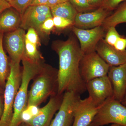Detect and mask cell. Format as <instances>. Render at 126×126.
Returning <instances> with one entry per match:
<instances>
[{
    "mask_svg": "<svg viewBox=\"0 0 126 126\" xmlns=\"http://www.w3.org/2000/svg\"><path fill=\"white\" fill-rule=\"evenodd\" d=\"M110 65L96 52L84 54L79 64V71L85 83L90 80L107 75Z\"/></svg>",
    "mask_w": 126,
    "mask_h": 126,
    "instance_id": "obj_6",
    "label": "cell"
},
{
    "mask_svg": "<svg viewBox=\"0 0 126 126\" xmlns=\"http://www.w3.org/2000/svg\"><path fill=\"white\" fill-rule=\"evenodd\" d=\"M55 27L53 17L47 18L41 25L39 33L48 34Z\"/></svg>",
    "mask_w": 126,
    "mask_h": 126,
    "instance_id": "obj_26",
    "label": "cell"
},
{
    "mask_svg": "<svg viewBox=\"0 0 126 126\" xmlns=\"http://www.w3.org/2000/svg\"><path fill=\"white\" fill-rule=\"evenodd\" d=\"M86 86L89 96L98 105H101L113 97L112 85L107 75L88 81Z\"/></svg>",
    "mask_w": 126,
    "mask_h": 126,
    "instance_id": "obj_11",
    "label": "cell"
},
{
    "mask_svg": "<svg viewBox=\"0 0 126 126\" xmlns=\"http://www.w3.org/2000/svg\"><path fill=\"white\" fill-rule=\"evenodd\" d=\"M25 30L19 28L4 34L3 41L10 60L20 63L25 56Z\"/></svg>",
    "mask_w": 126,
    "mask_h": 126,
    "instance_id": "obj_12",
    "label": "cell"
},
{
    "mask_svg": "<svg viewBox=\"0 0 126 126\" xmlns=\"http://www.w3.org/2000/svg\"><path fill=\"white\" fill-rule=\"evenodd\" d=\"M4 108V94H1L0 95V119L3 114Z\"/></svg>",
    "mask_w": 126,
    "mask_h": 126,
    "instance_id": "obj_34",
    "label": "cell"
},
{
    "mask_svg": "<svg viewBox=\"0 0 126 126\" xmlns=\"http://www.w3.org/2000/svg\"><path fill=\"white\" fill-rule=\"evenodd\" d=\"M48 0H33L30 5H46Z\"/></svg>",
    "mask_w": 126,
    "mask_h": 126,
    "instance_id": "obj_33",
    "label": "cell"
},
{
    "mask_svg": "<svg viewBox=\"0 0 126 126\" xmlns=\"http://www.w3.org/2000/svg\"><path fill=\"white\" fill-rule=\"evenodd\" d=\"M96 52L110 66H118L126 63V50H117L107 44L103 39L98 43Z\"/></svg>",
    "mask_w": 126,
    "mask_h": 126,
    "instance_id": "obj_16",
    "label": "cell"
},
{
    "mask_svg": "<svg viewBox=\"0 0 126 126\" xmlns=\"http://www.w3.org/2000/svg\"><path fill=\"white\" fill-rule=\"evenodd\" d=\"M63 94H56L50 97L48 103L39 109L36 115L25 122L29 126H49L53 116L61 106Z\"/></svg>",
    "mask_w": 126,
    "mask_h": 126,
    "instance_id": "obj_13",
    "label": "cell"
},
{
    "mask_svg": "<svg viewBox=\"0 0 126 126\" xmlns=\"http://www.w3.org/2000/svg\"><path fill=\"white\" fill-rule=\"evenodd\" d=\"M80 98V95L74 92L64 93L60 108L49 126H72L75 107Z\"/></svg>",
    "mask_w": 126,
    "mask_h": 126,
    "instance_id": "obj_8",
    "label": "cell"
},
{
    "mask_svg": "<svg viewBox=\"0 0 126 126\" xmlns=\"http://www.w3.org/2000/svg\"><path fill=\"white\" fill-rule=\"evenodd\" d=\"M110 124L126 126V107L113 97L103 104L89 126H102Z\"/></svg>",
    "mask_w": 126,
    "mask_h": 126,
    "instance_id": "obj_5",
    "label": "cell"
},
{
    "mask_svg": "<svg viewBox=\"0 0 126 126\" xmlns=\"http://www.w3.org/2000/svg\"><path fill=\"white\" fill-rule=\"evenodd\" d=\"M52 16L69 20L73 23L78 12L69 1L50 7Z\"/></svg>",
    "mask_w": 126,
    "mask_h": 126,
    "instance_id": "obj_19",
    "label": "cell"
},
{
    "mask_svg": "<svg viewBox=\"0 0 126 126\" xmlns=\"http://www.w3.org/2000/svg\"><path fill=\"white\" fill-rule=\"evenodd\" d=\"M4 90L1 87V86L0 84V95L4 94Z\"/></svg>",
    "mask_w": 126,
    "mask_h": 126,
    "instance_id": "obj_36",
    "label": "cell"
},
{
    "mask_svg": "<svg viewBox=\"0 0 126 126\" xmlns=\"http://www.w3.org/2000/svg\"><path fill=\"white\" fill-rule=\"evenodd\" d=\"M113 47L116 49L120 51H125L126 50V37L122 36L117 41Z\"/></svg>",
    "mask_w": 126,
    "mask_h": 126,
    "instance_id": "obj_29",
    "label": "cell"
},
{
    "mask_svg": "<svg viewBox=\"0 0 126 126\" xmlns=\"http://www.w3.org/2000/svg\"><path fill=\"white\" fill-rule=\"evenodd\" d=\"M37 46L25 39V57L34 63H43V58L37 49Z\"/></svg>",
    "mask_w": 126,
    "mask_h": 126,
    "instance_id": "obj_21",
    "label": "cell"
},
{
    "mask_svg": "<svg viewBox=\"0 0 126 126\" xmlns=\"http://www.w3.org/2000/svg\"><path fill=\"white\" fill-rule=\"evenodd\" d=\"M55 27L58 29H64L73 25V23L69 20L59 17L53 16Z\"/></svg>",
    "mask_w": 126,
    "mask_h": 126,
    "instance_id": "obj_25",
    "label": "cell"
},
{
    "mask_svg": "<svg viewBox=\"0 0 126 126\" xmlns=\"http://www.w3.org/2000/svg\"><path fill=\"white\" fill-rule=\"evenodd\" d=\"M122 104H123L124 106H125L126 107V93H125V95L124 97H123V99L122 100V102H121Z\"/></svg>",
    "mask_w": 126,
    "mask_h": 126,
    "instance_id": "obj_35",
    "label": "cell"
},
{
    "mask_svg": "<svg viewBox=\"0 0 126 126\" xmlns=\"http://www.w3.org/2000/svg\"><path fill=\"white\" fill-rule=\"evenodd\" d=\"M5 0L6 1H8V2H10L12 1V0Z\"/></svg>",
    "mask_w": 126,
    "mask_h": 126,
    "instance_id": "obj_39",
    "label": "cell"
},
{
    "mask_svg": "<svg viewBox=\"0 0 126 126\" xmlns=\"http://www.w3.org/2000/svg\"><path fill=\"white\" fill-rule=\"evenodd\" d=\"M72 31L79 41L80 48L84 54L96 52L98 43L106 35V31L102 26L83 29L73 25Z\"/></svg>",
    "mask_w": 126,
    "mask_h": 126,
    "instance_id": "obj_10",
    "label": "cell"
},
{
    "mask_svg": "<svg viewBox=\"0 0 126 126\" xmlns=\"http://www.w3.org/2000/svg\"><path fill=\"white\" fill-rule=\"evenodd\" d=\"M107 75L112 85L113 98L121 102L126 92V63L110 66Z\"/></svg>",
    "mask_w": 126,
    "mask_h": 126,
    "instance_id": "obj_15",
    "label": "cell"
},
{
    "mask_svg": "<svg viewBox=\"0 0 126 126\" xmlns=\"http://www.w3.org/2000/svg\"><path fill=\"white\" fill-rule=\"evenodd\" d=\"M33 79V81L28 92L27 107H38L48 97L57 94L58 88L57 69L44 64Z\"/></svg>",
    "mask_w": 126,
    "mask_h": 126,
    "instance_id": "obj_2",
    "label": "cell"
},
{
    "mask_svg": "<svg viewBox=\"0 0 126 126\" xmlns=\"http://www.w3.org/2000/svg\"><path fill=\"white\" fill-rule=\"evenodd\" d=\"M69 0L78 13H84L92 11L96 9L90 5L87 0Z\"/></svg>",
    "mask_w": 126,
    "mask_h": 126,
    "instance_id": "obj_22",
    "label": "cell"
},
{
    "mask_svg": "<svg viewBox=\"0 0 126 126\" xmlns=\"http://www.w3.org/2000/svg\"><path fill=\"white\" fill-rule=\"evenodd\" d=\"M10 73L4 90V108L0 119V126H9L12 119L14 102L21 82L20 63L10 60Z\"/></svg>",
    "mask_w": 126,
    "mask_h": 126,
    "instance_id": "obj_4",
    "label": "cell"
},
{
    "mask_svg": "<svg viewBox=\"0 0 126 126\" xmlns=\"http://www.w3.org/2000/svg\"><path fill=\"white\" fill-rule=\"evenodd\" d=\"M120 126V125H118V124H112L111 125H110V126Z\"/></svg>",
    "mask_w": 126,
    "mask_h": 126,
    "instance_id": "obj_38",
    "label": "cell"
},
{
    "mask_svg": "<svg viewBox=\"0 0 126 126\" xmlns=\"http://www.w3.org/2000/svg\"><path fill=\"white\" fill-rule=\"evenodd\" d=\"M88 2L90 5L97 9L101 7L104 0H87Z\"/></svg>",
    "mask_w": 126,
    "mask_h": 126,
    "instance_id": "obj_30",
    "label": "cell"
},
{
    "mask_svg": "<svg viewBox=\"0 0 126 126\" xmlns=\"http://www.w3.org/2000/svg\"><path fill=\"white\" fill-rule=\"evenodd\" d=\"M54 47L59 60L57 94L68 91L79 95L84 93L87 90L86 83L80 74L79 64L84 54L77 39L70 36L64 41H58Z\"/></svg>",
    "mask_w": 126,
    "mask_h": 126,
    "instance_id": "obj_1",
    "label": "cell"
},
{
    "mask_svg": "<svg viewBox=\"0 0 126 126\" xmlns=\"http://www.w3.org/2000/svg\"><path fill=\"white\" fill-rule=\"evenodd\" d=\"M21 15L12 7L4 10L0 14V33L4 34L19 28Z\"/></svg>",
    "mask_w": 126,
    "mask_h": 126,
    "instance_id": "obj_17",
    "label": "cell"
},
{
    "mask_svg": "<svg viewBox=\"0 0 126 126\" xmlns=\"http://www.w3.org/2000/svg\"><path fill=\"white\" fill-rule=\"evenodd\" d=\"M126 0H104L101 7L111 12Z\"/></svg>",
    "mask_w": 126,
    "mask_h": 126,
    "instance_id": "obj_27",
    "label": "cell"
},
{
    "mask_svg": "<svg viewBox=\"0 0 126 126\" xmlns=\"http://www.w3.org/2000/svg\"><path fill=\"white\" fill-rule=\"evenodd\" d=\"M33 0H13L9 3L11 7L22 15L27 7L30 5Z\"/></svg>",
    "mask_w": 126,
    "mask_h": 126,
    "instance_id": "obj_24",
    "label": "cell"
},
{
    "mask_svg": "<svg viewBox=\"0 0 126 126\" xmlns=\"http://www.w3.org/2000/svg\"><path fill=\"white\" fill-rule=\"evenodd\" d=\"M21 61L23 68L21 83L16 95L13 116L9 126H18L23 122L22 114L28 106L29 84L44 64L43 63L32 62L25 57Z\"/></svg>",
    "mask_w": 126,
    "mask_h": 126,
    "instance_id": "obj_3",
    "label": "cell"
},
{
    "mask_svg": "<svg viewBox=\"0 0 126 126\" xmlns=\"http://www.w3.org/2000/svg\"><path fill=\"white\" fill-rule=\"evenodd\" d=\"M51 17L53 16L50 7L47 5L30 6L21 15L19 27L24 30L33 28L39 33L41 25Z\"/></svg>",
    "mask_w": 126,
    "mask_h": 126,
    "instance_id": "obj_7",
    "label": "cell"
},
{
    "mask_svg": "<svg viewBox=\"0 0 126 126\" xmlns=\"http://www.w3.org/2000/svg\"><path fill=\"white\" fill-rule=\"evenodd\" d=\"M123 23H126V0L121 3L115 11L106 18L102 26L107 31L110 27H116Z\"/></svg>",
    "mask_w": 126,
    "mask_h": 126,
    "instance_id": "obj_18",
    "label": "cell"
},
{
    "mask_svg": "<svg viewBox=\"0 0 126 126\" xmlns=\"http://www.w3.org/2000/svg\"><path fill=\"white\" fill-rule=\"evenodd\" d=\"M115 27H110L107 30L104 39L107 44L113 47L117 40L122 36L118 32Z\"/></svg>",
    "mask_w": 126,
    "mask_h": 126,
    "instance_id": "obj_23",
    "label": "cell"
},
{
    "mask_svg": "<svg viewBox=\"0 0 126 126\" xmlns=\"http://www.w3.org/2000/svg\"><path fill=\"white\" fill-rule=\"evenodd\" d=\"M111 12L100 7L92 11L78 13L75 19L73 26L83 29L101 26Z\"/></svg>",
    "mask_w": 126,
    "mask_h": 126,
    "instance_id": "obj_14",
    "label": "cell"
},
{
    "mask_svg": "<svg viewBox=\"0 0 126 126\" xmlns=\"http://www.w3.org/2000/svg\"><path fill=\"white\" fill-rule=\"evenodd\" d=\"M69 1V0H48L46 5L50 7L54 6Z\"/></svg>",
    "mask_w": 126,
    "mask_h": 126,
    "instance_id": "obj_32",
    "label": "cell"
},
{
    "mask_svg": "<svg viewBox=\"0 0 126 126\" xmlns=\"http://www.w3.org/2000/svg\"><path fill=\"white\" fill-rule=\"evenodd\" d=\"M27 33L25 34V38L32 44L38 46L40 44L39 39L37 32L33 28H30L27 30Z\"/></svg>",
    "mask_w": 126,
    "mask_h": 126,
    "instance_id": "obj_28",
    "label": "cell"
},
{
    "mask_svg": "<svg viewBox=\"0 0 126 126\" xmlns=\"http://www.w3.org/2000/svg\"><path fill=\"white\" fill-rule=\"evenodd\" d=\"M18 126H29V125H27L26 123H25V122H23L21 123Z\"/></svg>",
    "mask_w": 126,
    "mask_h": 126,
    "instance_id": "obj_37",
    "label": "cell"
},
{
    "mask_svg": "<svg viewBox=\"0 0 126 126\" xmlns=\"http://www.w3.org/2000/svg\"><path fill=\"white\" fill-rule=\"evenodd\" d=\"M11 7L10 4L5 0H0V14L4 10Z\"/></svg>",
    "mask_w": 126,
    "mask_h": 126,
    "instance_id": "obj_31",
    "label": "cell"
},
{
    "mask_svg": "<svg viewBox=\"0 0 126 126\" xmlns=\"http://www.w3.org/2000/svg\"><path fill=\"white\" fill-rule=\"evenodd\" d=\"M104 103L98 105L89 96L83 99H79L75 107L72 126H90Z\"/></svg>",
    "mask_w": 126,
    "mask_h": 126,
    "instance_id": "obj_9",
    "label": "cell"
},
{
    "mask_svg": "<svg viewBox=\"0 0 126 126\" xmlns=\"http://www.w3.org/2000/svg\"><path fill=\"white\" fill-rule=\"evenodd\" d=\"M4 34L0 33V84L4 90L10 73V61L3 47Z\"/></svg>",
    "mask_w": 126,
    "mask_h": 126,
    "instance_id": "obj_20",
    "label": "cell"
}]
</instances>
